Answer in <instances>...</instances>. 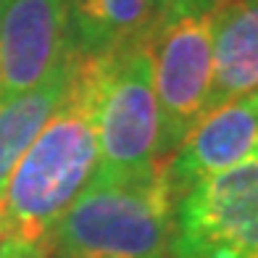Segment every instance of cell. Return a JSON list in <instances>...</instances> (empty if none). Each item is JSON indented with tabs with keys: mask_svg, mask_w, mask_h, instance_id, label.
Returning a JSON list of instances; mask_svg holds the SVG:
<instances>
[{
	"mask_svg": "<svg viewBox=\"0 0 258 258\" xmlns=\"http://www.w3.org/2000/svg\"><path fill=\"white\" fill-rule=\"evenodd\" d=\"M169 8V0H66L69 50L100 61L135 42H145Z\"/></svg>",
	"mask_w": 258,
	"mask_h": 258,
	"instance_id": "cell-8",
	"label": "cell"
},
{
	"mask_svg": "<svg viewBox=\"0 0 258 258\" xmlns=\"http://www.w3.org/2000/svg\"><path fill=\"white\" fill-rule=\"evenodd\" d=\"M219 8L221 0H169L166 14L148 37L166 158L208 111Z\"/></svg>",
	"mask_w": 258,
	"mask_h": 258,
	"instance_id": "cell-3",
	"label": "cell"
},
{
	"mask_svg": "<svg viewBox=\"0 0 258 258\" xmlns=\"http://www.w3.org/2000/svg\"><path fill=\"white\" fill-rule=\"evenodd\" d=\"M50 258H53V255H50Z\"/></svg>",
	"mask_w": 258,
	"mask_h": 258,
	"instance_id": "cell-12",
	"label": "cell"
},
{
	"mask_svg": "<svg viewBox=\"0 0 258 258\" xmlns=\"http://www.w3.org/2000/svg\"><path fill=\"white\" fill-rule=\"evenodd\" d=\"M169 258H258V161L211 174L174 201Z\"/></svg>",
	"mask_w": 258,
	"mask_h": 258,
	"instance_id": "cell-5",
	"label": "cell"
},
{
	"mask_svg": "<svg viewBox=\"0 0 258 258\" xmlns=\"http://www.w3.org/2000/svg\"><path fill=\"white\" fill-rule=\"evenodd\" d=\"M166 166L148 40L100 58L98 177L137 179Z\"/></svg>",
	"mask_w": 258,
	"mask_h": 258,
	"instance_id": "cell-4",
	"label": "cell"
},
{
	"mask_svg": "<svg viewBox=\"0 0 258 258\" xmlns=\"http://www.w3.org/2000/svg\"><path fill=\"white\" fill-rule=\"evenodd\" d=\"M74 63L77 55L69 53V58L48 79L0 103V192H3L19 158L27 153V148L34 143V137L42 132V126L48 124V119L66 98Z\"/></svg>",
	"mask_w": 258,
	"mask_h": 258,
	"instance_id": "cell-10",
	"label": "cell"
},
{
	"mask_svg": "<svg viewBox=\"0 0 258 258\" xmlns=\"http://www.w3.org/2000/svg\"><path fill=\"white\" fill-rule=\"evenodd\" d=\"M69 53L66 0H0V103L48 79Z\"/></svg>",
	"mask_w": 258,
	"mask_h": 258,
	"instance_id": "cell-6",
	"label": "cell"
},
{
	"mask_svg": "<svg viewBox=\"0 0 258 258\" xmlns=\"http://www.w3.org/2000/svg\"><path fill=\"white\" fill-rule=\"evenodd\" d=\"M100 61L77 55L72 85L0 192V258H50V234L98 169Z\"/></svg>",
	"mask_w": 258,
	"mask_h": 258,
	"instance_id": "cell-1",
	"label": "cell"
},
{
	"mask_svg": "<svg viewBox=\"0 0 258 258\" xmlns=\"http://www.w3.org/2000/svg\"><path fill=\"white\" fill-rule=\"evenodd\" d=\"M258 90V0H221L208 108Z\"/></svg>",
	"mask_w": 258,
	"mask_h": 258,
	"instance_id": "cell-9",
	"label": "cell"
},
{
	"mask_svg": "<svg viewBox=\"0 0 258 258\" xmlns=\"http://www.w3.org/2000/svg\"><path fill=\"white\" fill-rule=\"evenodd\" d=\"M258 148V90L208 108L166 158L163 179L177 198L203 177L253 161Z\"/></svg>",
	"mask_w": 258,
	"mask_h": 258,
	"instance_id": "cell-7",
	"label": "cell"
},
{
	"mask_svg": "<svg viewBox=\"0 0 258 258\" xmlns=\"http://www.w3.org/2000/svg\"><path fill=\"white\" fill-rule=\"evenodd\" d=\"M174 198L163 171L85 184L50 234L53 258H169Z\"/></svg>",
	"mask_w": 258,
	"mask_h": 258,
	"instance_id": "cell-2",
	"label": "cell"
},
{
	"mask_svg": "<svg viewBox=\"0 0 258 258\" xmlns=\"http://www.w3.org/2000/svg\"><path fill=\"white\" fill-rule=\"evenodd\" d=\"M255 161H258V148H255Z\"/></svg>",
	"mask_w": 258,
	"mask_h": 258,
	"instance_id": "cell-11",
	"label": "cell"
}]
</instances>
